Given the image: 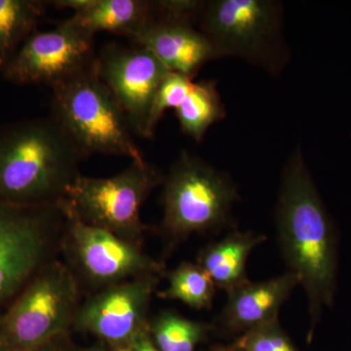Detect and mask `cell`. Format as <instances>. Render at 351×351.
I'll use <instances>...</instances> for the list:
<instances>
[{"mask_svg": "<svg viewBox=\"0 0 351 351\" xmlns=\"http://www.w3.org/2000/svg\"><path fill=\"white\" fill-rule=\"evenodd\" d=\"M66 351H68V350H66ZM73 351H107V350H106L105 346H104L103 345H101V346H92V348H82V350H73Z\"/></svg>", "mask_w": 351, "mask_h": 351, "instance_id": "4316f807", "label": "cell"}, {"mask_svg": "<svg viewBox=\"0 0 351 351\" xmlns=\"http://www.w3.org/2000/svg\"><path fill=\"white\" fill-rule=\"evenodd\" d=\"M235 346L240 351H299L281 329L278 319L245 332Z\"/></svg>", "mask_w": 351, "mask_h": 351, "instance_id": "7402d4cb", "label": "cell"}, {"mask_svg": "<svg viewBox=\"0 0 351 351\" xmlns=\"http://www.w3.org/2000/svg\"><path fill=\"white\" fill-rule=\"evenodd\" d=\"M162 277L145 276L115 284L82 302L73 328L110 348L125 345L149 325L152 298Z\"/></svg>", "mask_w": 351, "mask_h": 351, "instance_id": "8fae6325", "label": "cell"}, {"mask_svg": "<svg viewBox=\"0 0 351 351\" xmlns=\"http://www.w3.org/2000/svg\"><path fill=\"white\" fill-rule=\"evenodd\" d=\"M69 343V334L59 337L48 341L45 345L38 346L29 351H66V345Z\"/></svg>", "mask_w": 351, "mask_h": 351, "instance_id": "d4e9b609", "label": "cell"}, {"mask_svg": "<svg viewBox=\"0 0 351 351\" xmlns=\"http://www.w3.org/2000/svg\"><path fill=\"white\" fill-rule=\"evenodd\" d=\"M0 351H15L7 331L4 311H0Z\"/></svg>", "mask_w": 351, "mask_h": 351, "instance_id": "484cf974", "label": "cell"}, {"mask_svg": "<svg viewBox=\"0 0 351 351\" xmlns=\"http://www.w3.org/2000/svg\"><path fill=\"white\" fill-rule=\"evenodd\" d=\"M64 214L66 221L60 253L82 291L85 288L94 294L138 277L166 276L164 263L149 257L142 247Z\"/></svg>", "mask_w": 351, "mask_h": 351, "instance_id": "9c48e42d", "label": "cell"}, {"mask_svg": "<svg viewBox=\"0 0 351 351\" xmlns=\"http://www.w3.org/2000/svg\"><path fill=\"white\" fill-rule=\"evenodd\" d=\"M112 351H159L152 343L149 330H144L125 345L112 348Z\"/></svg>", "mask_w": 351, "mask_h": 351, "instance_id": "603a6c76", "label": "cell"}, {"mask_svg": "<svg viewBox=\"0 0 351 351\" xmlns=\"http://www.w3.org/2000/svg\"><path fill=\"white\" fill-rule=\"evenodd\" d=\"M162 184L161 233L170 251L195 233L228 225L239 200L228 176L189 152L176 159Z\"/></svg>", "mask_w": 351, "mask_h": 351, "instance_id": "5b68a950", "label": "cell"}, {"mask_svg": "<svg viewBox=\"0 0 351 351\" xmlns=\"http://www.w3.org/2000/svg\"><path fill=\"white\" fill-rule=\"evenodd\" d=\"M99 73L117 99L134 135L149 138V114L159 86L171 71L149 50L108 44L97 58Z\"/></svg>", "mask_w": 351, "mask_h": 351, "instance_id": "7c38bea8", "label": "cell"}, {"mask_svg": "<svg viewBox=\"0 0 351 351\" xmlns=\"http://www.w3.org/2000/svg\"><path fill=\"white\" fill-rule=\"evenodd\" d=\"M130 40L152 52L171 73L193 80L208 62L221 59L191 20L154 16Z\"/></svg>", "mask_w": 351, "mask_h": 351, "instance_id": "4fadbf2b", "label": "cell"}, {"mask_svg": "<svg viewBox=\"0 0 351 351\" xmlns=\"http://www.w3.org/2000/svg\"><path fill=\"white\" fill-rule=\"evenodd\" d=\"M283 20L276 0H210L202 2L196 25L221 59L240 58L276 76L290 60Z\"/></svg>", "mask_w": 351, "mask_h": 351, "instance_id": "277c9868", "label": "cell"}, {"mask_svg": "<svg viewBox=\"0 0 351 351\" xmlns=\"http://www.w3.org/2000/svg\"><path fill=\"white\" fill-rule=\"evenodd\" d=\"M85 159L52 117L0 130V204L60 205Z\"/></svg>", "mask_w": 351, "mask_h": 351, "instance_id": "7a4b0ae2", "label": "cell"}, {"mask_svg": "<svg viewBox=\"0 0 351 351\" xmlns=\"http://www.w3.org/2000/svg\"><path fill=\"white\" fill-rule=\"evenodd\" d=\"M82 291L66 263L54 258L32 277L4 311L15 351H29L68 335Z\"/></svg>", "mask_w": 351, "mask_h": 351, "instance_id": "52a82bcc", "label": "cell"}, {"mask_svg": "<svg viewBox=\"0 0 351 351\" xmlns=\"http://www.w3.org/2000/svg\"><path fill=\"white\" fill-rule=\"evenodd\" d=\"M47 3L40 0H0V71L36 32Z\"/></svg>", "mask_w": 351, "mask_h": 351, "instance_id": "e0dca14e", "label": "cell"}, {"mask_svg": "<svg viewBox=\"0 0 351 351\" xmlns=\"http://www.w3.org/2000/svg\"><path fill=\"white\" fill-rule=\"evenodd\" d=\"M298 286L299 279L290 271L261 282L249 281L226 293L219 324L230 331L246 332L277 320L281 307Z\"/></svg>", "mask_w": 351, "mask_h": 351, "instance_id": "5bb4252c", "label": "cell"}, {"mask_svg": "<svg viewBox=\"0 0 351 351\" xmlns=\"http://www.w3.org/2000/svg\"><path fill=\"white\" fill-rule=\"evenodd\" d=\"M267 239L261 233L233 230L223 239L205 246L198 254L197 265L209 274L217 288L230 292L250 281L247 262L254 249Z\"/></svg>", "mask_w": 351, "mask_h": 351, "instance_id": "9a60e30c", "label": "cell"}, {"mask_svg": "<svg viewBox=\"0 0 351 351\" xmlns=\"http://www.w3.org/2000/svg\"><path fill=\"white\" fill-rule=\"evenodd\" d=\"M195 84V80L180 73H169L159 86L149 114L147 135L154 138L159 120L170 108L177 110L184 103Z\"/></svg>", "mask_w": 351, "mask_h": 351, "instance_id": "44dd1931", "label": "cell"}, {"mask_svg": "<svg viewBox=\"0 0 351 351\" xmlns=\"http://www.w3.org/2000/svg\"><path fill=\"white\" fill-rule=\"evenodd\" d=\"M184 135L199 143L210 127L226 117L225 105L213 80L195 82L184 103L176 110Z\"/></svg>", "mask_w": 351, "mask_h": 351, "instance_id": "ac0fdd59", "label": "cell"}, {"mask_svg": "<svg viewBox=\"0 0 351 351\" xmlns=\"http://www.w3.org/2000/svg\"><path fill=\"white\" fill-rule=\"evenodd\" d=\"M167 287L156 292L160 299L176 300L197 311L213 306L217 287L197 263H182L167 274Z\"/></svg>", "mask_w": 351, "mask_h": 351, "instance_id": "ffe728a7", "label": "cell"}, {"mask_svg": "<svg viewBox=\"0 0 351 351\" xmlns=\"http://www.w3.org/2000/svg\"><path fill=\"white\" fill-rule=\"evenodd\" d=\"M52 89V117L77 151L145 161L125 113L101 80L96 61Z\"/></svg>", "mask_w": 351, "mask_h": 351, "instance_id": "3957f363", "label": "cell"}, {"mask_svg": "<svg viewBox=\"0 0 351 351\" xmlns=\"http://www.w3.org/2000/svg\"><path fill=\"white\" fill-rule=\"evenodd\" d=\"M92 0H55L51 1L58 9H71L73 14L84 10L91 3Z\"/></svg>", "mask_w": 351, "mask_h": 351, "instance_id": "cb8c5ba5", "label": "cell"}, {"mask_svg": "<svg viewBox=\"0 0 351 351\" xmlns=\"http://www.w3.org/2000/svg\"><path fill=\"white\" fill-rule=\"evenodd\" d=\"M154 17L152 1L147 0H92L71 19L93 36L108 32L131 39Z\"/></svg>", "mask_w": 351, "mask_h": 351, "instance_id": "2e32d148", "label": "cell"}, {"mask_svg": "<svg viewBox=\"0 0 351 351\" xmlns=\"http://www.w3.org/2000/svg\"><path fill=\"white\" fill-rule=\"evenodd\" d=\"M94 38L69 18L53 31L34 32L0 73L13 84L52 88L96 61Z\"/></svg>", "mask_w": 351, "mask_h": 351, "instance_id": "30bf717a", "label": "cell"}, {"mask_svg": "<svg viewBox=\"0 0 351 351\" xmlns=\"http://www.w3.org/2000/svg\"><path fill=\"white\" fill-rule=\"evenodd\" d=\"M147 330L159 351H195L212 326L167 311L151 318Z\"/></svg>", "mask_w": 351, "mask_h": 351, "instance_id": "d6986e66", "label": "cell"}, {"mask_svg": "<svg viewBox=\"0 0 351 351\" xmlns=\"http://www.w3.org/2000/svg\"><path fill=\"white\" fill-rule=\"evenodd\" d=\"M276 226L288 271L297 276L306 293L313 336L324 311L336 300L339 247L336 225L300 147L283 169Z\"/></svg>", "mask_w": 351, "mask_h": 351, "instance_id": "6da1fadb", "label": "cell"}, {"mask_svg": "<svg viewBox=\"0 0 351 351\" xmlns=\"http://www.w3.org/2000/svg\"><path fill=\"white\" fill-rule=\"evenodd\" d=\"M66 221L62 204H0V308L8 306L43 265L57 258Z\"/></svg>", "mask_w": 351, "mask_h": 351, "instance_id": "ba28073f", "label": "cell"}, {"mask_svg": "<svg viewBox=\"0 0 351 351\" xmlns=\"http://www.w3.org/2000/svg\"><path fill=\"white\" fill-rule=\"evenodd\" d=\"M164 175L147 161H132L125 170L108 178L80 176L61 203L64 212L88 226L103 228L142 247L145 226L141 210Z\"/></svg>", "mask_w": 351, "mask_h": 351, "instance_id": "8992f818", "label": "cell"}, {"mask_svg": "<svg viewBox=\"0 0 351 351\" xmlns=\"http://www.w3.org/2000/svg\"><path fill=\"white\" fill-rule=\"evenodd\" d=\"M219 351H240V350H239V348H237V346H235V348H228V350H221Z\"/></svg>", "mask_w": 351, "mask_h": 351, "instance_id": "83f0119b", "label": "cell"}]
</instances>
